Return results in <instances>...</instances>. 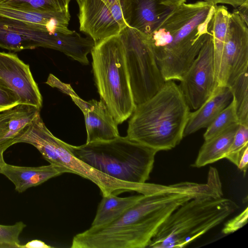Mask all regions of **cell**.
Segmentation results:
<instances>
[{"label": "cell", "mask_w": 248, "mask_h": 248, "mask_svg": "<svg viewBox=\"0 0 248 248\" xmlns=\"http://www.w3.org/2000/svg\"><path fill=\"white\" fill-rule=\"evenodd\" d=\"M71 150L78 158L106 175L140 184L149 179L158 152L126 136L78 146L71 145Z\"/></svg>", "instance_id": "cell-5"}, {"label": "cell", "mask_w": 248, "mask_h": 248, "mask_svg": "<svg viewBox=\"0 0 248 248\" xmlns=\"http://www.w3.org/2000/svg\"><path fill=\"white\" fill-rule=\"evenodd\" d=\"M238 125L239 124H233L219 134L204 140L192 166L200 168L225 158Z\"/></svg>", "instance_id": "cell-20"}, {"label": "cell", "mask_w": 248, "mask_h": 248, "mask_svg": "<svg viewBox=\"0 0 248 248\" xmlns=\"http://www.w3.org/2000/svg\"><path fill=\"white\" fill-rule=\"evenodd\" d=\"M237 124H239V121L235 103L232 98L230 104L217 116L206 128L203 134L204 140L219 134L232 125Z\"/></svg>", "instance_id": "cell-25"}, {"label": "cell", "mask_w": 248, "mask_h": 248, "mask_svg": "<svg viewBox=\"0 0 248 248\" xmlns=\"http://www.w3.org/2000/svg\"><path fill=\"white\" fill-rule=\"evenodd\" d=\"M40 111L33 106L18 104L0 113V153L15 144L16 136Z\"/></svg>", "instance_id": "cell-19"}, {"label": "cell", "mask_w": 248, "mask_h": 248, "mask_svg": "<svg viewBox=\"0 0 248 248\" xmlns=\"http://www.w3.org/2000/svg\"><path fill=\"white\" fill-rule=\"evenodd\" d=\"M236 11L238 15L243 20V21L247 24H248V1L246 2L241 5L235 8L234 9Z\"/></svg>", "instance_id": "cell-32"}, {"label": "cell", "mask_w": 248, "mask_h": 248, "mask_svg": "<svg viewBox=\"0 0 248 248\" xmlns=\"http://www.w3.org/2000/svg\"><path fill=\"white\" fill-rule=\"evenodd\" d=\"M248 147V125L239 124L225 158L237 166L241 155Z\"/></svg>", "instance_id": "cell-26"}, {"label": "cell", "mask_w": 248, "mask_h": 248, "mask_svg": "<svg viewBox=\"0 0 248 248\" xmlns=\"http://www.w3.org/2000/svg\"><path fill=\"white\" fill-rule=\"evenodd\" d=\"M135 105L154 96L165 82L148 34L126 26L120 32Z\"/></svg>", "instance_id": "cell-8"}, {"label": "cell", "mask_w": 248, "mask_h": 248, "mask_svg": "<svg viewBox=\"0 0 248 248\" xmlns=\"http://www.w3.org/2000/svg\"><path fill=\"white\" fill-rule=\"evenodd\" d=\"M213 5H217L218 3L227 4L236 8L243 3L248 2V0H204Z\"/></svg>", "instance_id": "cell-30"}, {"label": "cell", "mask_w": 248, "mask_h": 248, "mask_svg": "<svg viewBox=\"0 0 248 248\" xmlns=\"http://www.w3.org/2000/svg\"><path fill=\"white\" fill-rule=\"evenodd\" d=\"M187 0H166V5L171 9L177 7L186 2Z\"/></svg>", "instance_id": "cell-34"}, {"label": "cell", "mask_w": 248, "mask_h": 248, "mask_svg": "<svg viewBox=\"0 0 248 248\" xmlns=\"http://www.w3.org/2000/svg\"><path fill=\"white\" fill-rule=\"evenodd\" d=\"M20 104L17 94L0 78V112Z\"/></svg>", "instance_id": "cell-28"}, {"label": "cell", "mask_w": 248, "mask_h": 248, "mask_svg": "<svg viewBox=\"0 0 248 248\" xmlns=\"http://www.w3.org/2000/svg\"><path fill=\"white\" fill-rule=\"evenodd\" d=\"M141 195L119 197L111 194L102 196L91 226L103 225L116 219L136 202Z\"/></svg>", "instance_id": "cell-21"}, {"label": "cell", "mask_w": 248, "mask_h": 248, "mask_svg": "<svg viewBox=\"0 0 248 248\" xmlns=\"http://www.w3.org/2000/svg\"><path fill=\"white\" fill-rule=\"evenodd\" d=\"M232 94L229 86H217L208 99L198 108L190 112L184 137L200 129L207 128L217 116L231 102Z\"/></svg>", "instance_id": "cell-18"}, {"label": "cell", "mask_w": 248, "mask_h": 248, "mask_svg": "<svg viewBox=\"0 0 248 248\" xmlns=\"http://www.w3.org/2000/svg\"><path fill=\"white\" fill-rule=\"evenodd\" d=\"M166 0H119L126 25L150 34L172 9Z\"/></svg>", "instance_id": "cell-15"}, {"label": "cell", "mask_w": 248, "mask_h": 248, "mask_svg": "<svg viewBox=\"0 0 248 248\" xmlns=\"http://www.w3.org/2000/svg\"><path fill=\"white\" fill-rule=\"evenodd\" d=\"M216 5L204 1L171 9L148 34L165 81H180L210 33Z\"/></svg>", "instance_id": "cell-1"}, {"label": "cell", "mask_w": 248, "mask_h": 248, "mask_svg": "<svg viewBox=\"0 0 248 248\" xmlns=\"http://www.w3.org/2000/svg\"><path fill=\"white\" fill-rule=\"evenodd\" d=\"M77 1V2L79 1L80 0H76Z\"/></svg>", "instance_id": "cell-37"}, {"label": "cell", "mask_w": 248, "mask_h": 248, "mask_svg": "<svg viewBox=\"0 0 248 248\" xmlns=\"http://www.w3.org/2000/svg\"><path fill=\"white\" fill-rule=\"evenodd\" d=\"M248 208L236 217L227 221L224 225L222 232L225 234L234 232L243 227L248 222Z\"/></svg>", "instance_id": "cell-29"}, {"label": "cell", "mask_w": 248, "mask_h": 248, "mask_svg": "<svg viewBox=\"0 0 248 248\" xmlns=\"http://www.w3.org/2000/svg\"><path fill=\"white\" fill-rule=\"evenodd\" d=\"M91 53L100 101L117 124H122L131 116L136 105L119 34L95 44Z\"/></svg>", "instance_id": "cell-7"}, {"label": "cell", "mask_w": 248, "mask_h": 248, "mask_svg": "<svg viewBox=\"0 0 248 248\" xmlns=\"http://www.w3.org/2000/svg\"><path fill=\"white\" fill-rule=\"evenodd\" d=\"M77 3L80 31L95 44L119 34L127 26L119 1L110 3L104 0H80Z\"/></svg>", "instance_id": "cell-10"}, {"label": "cell", "mask_w": 248, "mask_h": 248, "mask_svg": "<svg viewBox=\"0 0 248 248\" xmlns=\"http://www.w3.org/2000/svg\"><path fill=\"white\" fill-rule=\"evenodd\" d=\"M66 172L69 173L67 169L53 164L39 167H25L5 163L0 174L14 184L16 191L22 193L30 187L39 186Z\"/></svg>", "instance_id": "cell-17"}, {"label": "cell", "mask_w": 248, "mask_h": 248, "mask_svg": "<svg viewBox=\"0 0 248 248\" xmlns=\"http://www.w3.org/2000/svg\"><path fill=\"white\" fill-rule=\"evenodd\" d=\"M71 0H0V6L12 9L38 12L69 10Z\"/></svg>", "instance_id": "cell-23"}, {"label": "cell", "mask_w": 248, "mask_h": 248, "mask_svg": "<svg viewBox=\"0 0 248 248\" xmlns=\"http://www.w3.org/2000/svg\"><path fill=\"white\" fill-rule=\"evenodd\" d=\"M190 112L179 85L166 81L151 98L136 105L126 137L157 152L172 149L184 137Z\"/></svg>", "instance_id": "cell-3"}, {"label": "cell", "mask_w": 248, "mask_h": 248, "mask_svg": "<svg viewBox=\"0 0 248 248\" xmlns=\"http://www.w3.org/2000/svg\"><path fill=\"white\" fill-rule=\"evenodd\" d=\"M230 15V13L226 7L217 5L210 24V31L213 36L215 72L217 82L221 66Z\"/></svg>", "instance_id": "cell-22"}, {"label": "cell", "mask_w": 248, "mask_h": 248, "mask_svg": "<svg viewBox=\"0 0 248 248\" xmlns=\"http://www.w3.org/2000/svg\"><path fill=\"white\" fill-rule=\"evenodd\" d=\"M54 32L22 22L0 17V47L17 52L39 47L52 48Z\"/></svg>", "instance_id": "cell-13"}, {"label": "cell", "mask_w": 248, "mask_h": 248, "mask_svg": "<svg viewBox=\"0 0 248 248\" xmlns=\"http://www.w3.org/2000/svg\"><path fill=\"white\" fill-rule=\"evenodd\" d=\"M235 103L239 124L248 125V76L246 71L229 86Z\"/></svg>", "instance_id": "cell-24"}, {"label": "cell", "mask_w": 248, "mask_h": 248, "mask_svg": "<svg viewBox=\"0 0 248 248\" xmlns=\"http://www.w3.org/2000/svg\"><path fill=\"white\" fill-rule=\"evenodd\" d=\"M26 227L22 221L12 225L0 224V247L18 248L19 235Z\"/></svg>", "instance_id": "cell-27"}, {"label": "cell", "mask_w": 248, "mask_h": 248, "mask_svg": "<svg viewBox=\"0 0 248 248\" xmlns=\"http://www.w3.org/2000/svg\"><path fill=\"white\" fill-rule=\"evenodd\" d=\"M231 199L202 196L184 202L166 219L148 247L182 248L218 225L238 209Z\"/></svg>", "instance_id": "cell-4"}, {"label": "cell", "mask_w": 248, "mask_h": 248, "mask_svg": "<svg viewBox=\"0 0 248 248\" xmlns=\"http://www.w3.org/2000/svg\"><path fill=\"white\" fill-rule=\"evenodd\" d=\"M68 95L84 114L87 131L86 143L110 140L120 136L118 124L101 101H86L74 90Z\"/></svg>", "instance_id": "cell-14"}, {"label": "cell", "mask_w": 248, "mask_h": 248, "mask_svg": "<svg viewBox=\"0 0 248 248\" xmlns=\"http://www.w3.org/2000/svg\"><path fill=\"white\" fill-rule=\"evenodd\" d=\"M217 86L213 36L210 31L197 56L183 75L179 86L190 109L196 110L208 99Z\"/></svg>", "instance_id": "cell-9"}, {"label": "cell", "mask_w": 248, "mask_h": 248, "mask_svg": "<svg viewBox=\"0 0 248 248\" xmlns=\"http://www.w3.org/2000/svg\"><path fill=\"white\" fill-rule=\"evenodd\" d=\"M248 147L247 148L239 160L238 166H237L239 170L243 171L245 173L248 167Z\"/></svg>", "instance_id": "cell-33"}, {"label": "cell", "mask_w": 248, "mask_h": 248, "mask_svg": "<svg viewBox=\"0 0 248 248\" xmlns=\"http://www.w3.org/2000/svg\"><path fill=\"white\" fill-rule=\"evenodd\" d=\"M248 68V29L234 10L230 13L217 83L230 86Z\"/></svg>", "instance_id": "cell-11"}, {"label": "cell", "mask_w": 248, "mask_h": 248, "mask_svg": "<svg viewBox=\"0 0 248 248\" xmlns=\"http://www.w3.org/2000/svg\"><path fill=\"white\" fill-rule=\"evenodd\" d=\"M5 163L6 162H5L3 157V153H0V173L2 168Z\"/></svg>", "instance_id": "cell-35"}, {"label": "cell", "mask_w": 248, "mask_h": 248, "mask_svg": "<svg viewBox=\"0 0 248 248\" xmlns=\"http://www.w3.org/2000/svg\"><path fill=\"white\" fill-rule=\"evenodd\" d=\"M0 17L22 22L38 29L51 32L70 33L69 10L62 12L23 11L0 6Z\"/></svg>", "instance_id": "cell-16"}, {"label": "cell", "mask_w": 248, "mask_h": 248, "mask_svg": "<svg viewBox=\"0 0 248 248\" xmlns=\"http://www.w3.org/2000/svg\"><path fill=\"white\" fill-rule=\"evenodd\" d=\"M110 3H114L119 1V0H104Z\"/></svg>", "instance_id": "cell-36"}, {"label": "cell", "mask_w": 248, "mask_h": 248, "mask_svg": "<svg viewBox=\"0 0 248 248\" xmlns=\"http://www.w3.org/2000/svg\"><path fill=\"white\" fill-rule=\"evenodd\" d=\"M33 145L50 164L65 168L73 173L88 179L99 188L102 196L135 191L146 194L148 183H133L119 180L106 175L78 158L72 153L71 145L54 136L47 129L39 113L16 136L15 143Z\"/></svg>", "instance_id": "cell-6"}, {"label": "cell", "mask_w": 248, "mask_h": 248, "mask_svg": "<svg viewBox=\"0 0 248 248\" xmlns=\"http://www.w3.org/2000/svg\"><path fill=\"white\" fill-rule=\"evenodd\" d=\"M196 197L193 194L160 192L141 194L140 199L112 221L91 226L73 238L71 248H143L178 207Z\"/></svg>", "instance_id": "cell-2"}, {"label": "cell", "mask_w": 248, "mask_h": 248, "mask_svg": "<svg viewBox=\"0 0 248 248\" xmlns=\"http://www.w3.org/2000/svg\"><path fill=\"white\" fill-rule=\"evenodd\" d=\"M0 78L17 94L20 104L41 109L43 99L30 66L12 53L0 52Z\"/></svg>", "instance_id": "cell-12"}, {"label": "cell", "mask_w": 248, "mask_h": 248, "mask_svg": "<svg viewBox=\"0 0 248 248\" xmlns=\"http://www.w3.org/2000/svg\"><path fill=\"white\" fill-rule=\"evenodd\" d=\"M52 247L47 245L43 241L34 239L27 243L24 245H19L18 248H51Z\"/></svg>", "instance_id": "cell-31"}]
</instances>
